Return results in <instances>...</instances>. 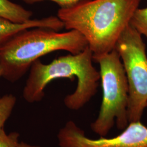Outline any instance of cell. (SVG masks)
Listing matches in <instances>:
<instances>
[{"instance_id": "3957f363", "label": "cell", "mask_w": 147, "mask_h": 147, "mask_svg": "<svg viewBox=\"0 0 147 147\" xmlns=\"http://www.w3.org/2000/svg\"><path fill=\"white\" fill-rule=\"evenodd\" d=\"M88 46L85 38L76 30L60 33L42 27L25 30L0 49L2 78L14 83L22 78L40 57L60 50L78 54Z\"/></svg>"}, {"instance_id": "8992f818", "label": "cell", "mask_w": 147, "mask_h": 147, "mask_svg": "<svg viewBox=\"0 0 147 147\" xmlns=\"http://www.w3.org/2000/svg\"><path fill=\"white\" fill-rule=\"evenodd\" d=\"M57 137L60 147H147V127L141 121H132L117 136L93 140L86 136L73 121H69L60 129Z\"/></svg>"}, {"instance_id": "52a82bcc", "label": "cell", "mask_w": 147, "mask_h": 147, "mask_svg": "<svg viewBox=\"0 0 147 147\" xmlns=\"http://www.w3.org/2000/svg\"><path fill=\"white\" fill-rule=\"evenodd\" d=\"M42 27L59 31L64 24L58 16H50L39 19H30L22 23H17L0 17V49L16 35L28 29Z\"/></svg>"}, {"instance_id": "ba28073f", "label": "cell", "mask_w": 147, "mask_h": 147, "mask_svg": "<svg viewBox=\"0 0 147 147\" xmlns=\"http://www.w3.org/2000/svg\"><path fill=\"white\" fill-rule=\"evenodd\" d=\"M31 11L10 0H0V17L11 21L22 23L31 19Z\"/></svg>"}, {"instance_id": "30bf717a", "label": "cell", "mask_w": 147, "mask_h": 147, "mask_svg": "<svg viewBox=\"0 0 147 147\" xmlns=\"http://www.w3.org/2000/svg\"><path fill=\"white\" fill-rule=\"evenodd\" d=\"M130 24L142 36L147 38V7L137 9L132 17Z\"/></svg>"}, {"instance_id": "7a4b0ae2", "label": "cell", "mask_w": 147, "mask_h": 147, "mask_svg": "<svg viewBox=\"0 0 147 147\" xmlns=\"http://www.w3.org/2000/svg\"><path fill=\"white\" fill-rule=\"evenodd\" d=\"M93 56L88 46L78 54L59 57L47 64L36 61L23 89L24 99L30 104L39 102L44 97L45 87L53 80L68 78L73 81L76 78V90L65 97L64 103L69 109L79 110L97 92L100 73L93 65Z\"/></svg>"}, {"instance_id": "4fadbf2b", "label": "cell", "mask_w": 147, "mask_h": 147, "mask_svg": "<svg viewBox=\"0 0 147 147\" xmlns=\"http://www.w3.org/2000/svg\"><path fill=\"white\" fill-rule=\"evenodd\" d=\"M18 147H40L39 146H32L31 144H28L27 143L24 142V141H21L19 142L18 146Z\"/></svg>"}, {"instance_id": "7c38bea8", "label": "cell", "mask_w": 147, "mask_h": 147, "mask_svg": "<svg viewBox=\"0 0 147 147\" xmlns=\"http://www.w3.org/2000/svg\"><path fill=\"white\" fill-rule=\"evenodd\" d=\"M27 4H34L43 1H50L58 5L60 8H66L78 3L82 0H22Z\"/></svg>"}, {"instance_id": "277c9868", "label": "cell", "mask_w": 147, "mask_h": 147, "mask_svg": "<svg viewBox=\"0 0 147 147\" xmlns=\"http://www.w3.org/2000/svg\"><path fill=\"white\" fill-rule=\"evenodd\" d=\"M100 66L102 100L98 118L90 127L100 137H105L116 119L117 128L123 130L128 125L129 85L125 70L116 49L93 57Z\"/></svg>"}, {"instance_id": "8fae6325", "label": "cell", "mask_w": 147, "mask_h": 147, "mask_svg": "<svg viewBox=\"0 0 147 147\" xmlns=\"http://www.w3.org/2000/svg\"><path fill=\"white\" fill-rule=\"evenodd\" d=\"M20 134L11 132L7 134L3 129L0 130V147H18Z\"/></svg>"}, {"instance_id": "9c48e42d", "label": "cell", "mask_w": 147, "mask_h": 147, "mask_svg": "<svg viewBox=\"0 0 147 147\" xmlns=\"http://www.w3.org/2000/svg\"><path fill=\"white\" fill-rule=\"evenodd\" d=\"M16 102V98L13 94H9L0 96V130L4 128L5 122L8 119Z\"/></svg>"}, {"instance_id": "5bb4252c", "label": "cell", "mask_w": 147, "mask_h": 147, "mask_svg": "<svg viewBox=\"0 0 147 147\" xmlns=\"http://www.w3.org/2000/svg\"><path fill=\"white\" fill-rule=\"evenodd\" d=\"M2 74H3V69L2 68L1 65H0V78L2 77Z\"/></svg>"}, {"instance_id": "5b68a950", "label": "cell", "mask_w": 147, "mask_h": 147, "mask_svg": "<svg viewBox=\"0 0 147 147\" xmlns=\"http://www.w3.org/2000/svg\"><path fill=\"white\" fill-rule=\"evenodd\" d=\"M115 49L121 57L129 85V123L141 121L147 107V56L142 36L129 24Z\"/></svg>"}, {"instance_id": "6da1fadb", "label": "cell", "mask_w": 147, "mask_h": 147, "mask_svg": "<svg viewBox=\"0 0 147 147\" xmlns=\"http://www.w3.org/2000/svg\"><path fill=\"white\" fill-rule=\"evenodd\" d=\"M141 0H82L59 8L58 18L68 30L85 38L93 57L110 53L131 19Z\"/></svg>"}]
</instances>
